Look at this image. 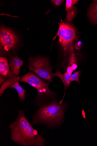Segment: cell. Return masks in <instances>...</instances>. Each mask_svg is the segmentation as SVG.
I'll return each mask as SVG.
<instances>
[{
    "mask_svg": "<svg viewBox=\"0 0 97 146\" xmlns=\"http://www.w3.org/2000/svg\"><path fill=\"white\" fill-rule=\"evenodd\" d=\"M11 140L24 146H44V136L34 129L28 120L24 111L20 110L15 121L9 127Z\"/></svg>",
    "mask_w": 97,
    "mask_h": 146,
    "instance_id": "cell-1",
    "label": "cell"
},
{
    "mask_svg": "<svg viewBox=\"0 0 97 146\" xmlns=\"http://www.w3.org/2000/svg\"><path fill=\"white\" fill-rule=\"evenodd\" d=\"M78 1L77 0H72V5L73 6H74L76 4Z\"/></svg>",
    "mask_w": 97,
    "mask_h": 146,
    "instance_id": "cell-19",
    "label": "cell"
},
{
    "mask_svg": "<svg viewBox=\"0 0 97 146\" xmlns=\"http://www.w3.org/2000/svg\"><path fill=\"white\" fill-rule=\"evenodd\" d=\"M28 68L42 78L50 83L53 82L54 76L52 68L48 59L45 57H30L28 61Z\"/></svg>",
    "mask_w": 97,
    "mask_h": 146,
    "instance_id": "cell-5",
    "label": "cell"
},
{
    "mask_svg": "<svg viewBox=\"0 0 97 146\" xmlns=\"http://www.w3.org/2000/svg\"><path fill=\"white\" fill-rule=\"evenodd\" d=\"M19 82L27 83L35 88L37 90L38 95L36 97L35 103L39 106L48 104L46 100L49 98H55L56 94L49 88L50 83L44 80L30 71L21 77Z\"/></svg>",
    "mask_w": 97,
    "mask_h": 146,
    "instance_id": "cell-3",
    "label": "cell"
},
{
    "mask_svg": "<svg viewBox=\"0 0 97 146\" xmlns=\"http://www.w3.org/2000/svg\"><path fill=\"white\" fill-rule=\"evenodd\" d=\"M18 36L11 30L1 27L0 31L1 50L9 52L16 47L18 43Z\"/></svg>",
    "mask_w": 97,
    "mask_h": 146,
    "instance_id": "cell-6",
    "label": "cell"
},
{
    "mask_svg": "<svg viewBox=\"0 0 97 146\" xmlns=\"http://www.w3.org/2000/svg\"><path fill=\"white\" fill-rule=\"evenodd\" d=\"M0 75L6 79L14 75L9 67L8 59L5 57L0 58Z\"/></svg>",
    "mask_w": 97,
    "mask_h": 146,
    "instance_id": "cell-8",
    "label": "cell"
},
{
    "mask_svg": "<svg viewBox=\"0 0 97 146\" xmlns=\"http://www.w3.org/2000/svg\"><path fill=\"white\" fill-rule=\"evenodd\" d=\"M81 74V71H76L71 75L70 79V82L76 81L78 84H80L79 81L80 77Z\"/></svg>",
    "mask_w": 97,
    "mask_h": 146,
    "instance_id": "cell-14",
    "label": "cell"
},
{
    "mask_svg": "<svg viewBox=\"0 0 97 146\" xmlns=\"http://www.w3.org/2000/svg\"><path fill=\"white\" fill-rule=\"evenodd\" d=\"M82 43L81 42H79L77 44H76L75 46V48L77 49H79L81 47V46Z\"/></svg>",
    "mask_w": 97,
    "mask_h": 146,
    "instance_id": "cell-18",
    "label": "cell"
},
{
    "mask_svg": "<svg viewBox=\"0 0 97 146\" xmlns=\"http://www.w3.org/2000/svg\"><path fill=\"white\" fill-rule=\"evenodd\" d=\"M72 74H69L67 72H65L63 74H62L60 72L57 71L56 73L54 74V76H57L59 77L63 82L64 86L65 93L63 97L62 100L59 102L62 104L65 96L66 94V91L70 86L71 82L70 79Z\"/></svg>",
    "mask_w": 97,
    "mask_h": 146,
    "instance_id": "cell-10",
    "label": "cell"
},
{
    "mask_svg": "<svg viewBox=\"0 0 97 146\" xmlns=\"http://www.w3.org/2000/svg\"><path fill=\"white\" fill-rule=\"evenodd\" d=\"M59 27L57 35L53 40L58 36L59 41L65 55L68 52L74 53L73 43L77 39L76 31L70 23L62 21L58 23Z\"/></svg>",
    "mask_w": 97,
    "mask_h": 146,
    "instance_id": "cell-4",
    "label": "cell"
},
{
    "mask_svg": "<svg viewBox=\"0 0 97 146\" xmlns=\"http://www.w3.org/2000/svg\"><path fill=\"white\" fill-rule=\"evenodd\" d=\"M88 17L91 22L97 23V1H94L90 5L88 11Z\"/></svg>",
    "mask_w": 97,
    "mask_h": 146,
    "instance_id": "cell-12",
    "label": "cell"
},
{
    "mask_svg": "<svg viewBox=\"0 0 97 146\" xmlns=\"http://www.w3.org/2000/svg\"><path fill=\"white\" fill-rule=\"evenodd\" d=\"M19 81H17L13 84L9 88L15 89L18 92V97L20 101L23 102L25 99L26 91L19 84Z\"/></svg>",
    "mask_w": 97,
    "mask_h": 146,
    "instance_id": "cell-13",
    "label": "cell"
},
{
    "mask_svg": "<svg viewBox=\"0 0 97 146\" xmlns=\"http://www.w3.org/2000/svg\"><path fill=\"white\" fill-rule=\"evenodd\" d=\"M21 77L13 75L6 79L5 81L1 86L0 95L1 96L3 94L5 91L10 87L14 83L19 81Z\"/></svg>",
    "mask_w": 97,
    "mask_h": 146,
    "instance_id": "cell-11",
    "label": "cell"
},
{
    "mask_svg": "<svg viewBox=\"0 0 97 146\" xmlns=\"http://www.w3.org/2000/svg\"><path fill=\"white\" fill-rule=\"evenodd\" d=\"M65 11H67L65 21L68 22L72 21L77 14V8L72 5V0L66 1Z\"/></svg>",
    "mask_w": 97,
    "mask_h": 146,
    "instance_id": "cell-9",
    "label": "cell"
},
{
    "mask_svg": "<svg viewBox=\"0 0 97 146\" xmlns=\"http://www.w3.org/2000/svg\"><path fill=\"white\" fill-rule=\"evenodd\" d=\"M67 106V102L60 104L56 100L39 106L33 116L31 124L52 127L59 126L63 122Z\"/></svg>",
    "mask_w": 97,
    "mask_h": 146,
    "instance_id": "cell-2",
    "label": "cell"
},
{
    "mask_svg": "<svg viewBox=\"0 0 97 146\" xmlns=\"http://www.w3.org/2000/svg\"><path fill=\"white\" fill-rule=\"evenodd\" d=\"M51 1L55 5L59 6L62 4L64 1H62V0H53V1Z\"/></svg>",
    "mask_w": 97,
    "mask_h": 146,
    "instance_id": "cell-15",
    "label": "cell"
},
{
    "mask_svg": "<svg viewBox=\"0 0 97 146\" xmlns=\"http://www.w3.org/2000/svg\"><path fill=\"white\" fill-rule=\"evenodd\" d=\"M71 66V67L72 68L73 71L75 70L78 67V66L77 64L75 63L72 64Z\"/></svg>",
    "mask_w": 97,
    "mask_h": 146,
    "instance_id": "cell-17",
    "label": "cell"
},
{
    "mask_svg": "<svg viewBox=\"0 0 97 146\" xmlns=\"http://www.w3.org/2000/svg\"><path fill=\"white\" fill-rule=\"evenodd\" d=\"M9 60L12 73L15 76H18L20 74L21 67L23 66L24 62L16 56L10 57Z\"/></svg>",
    "mask_w": 97,
    "mask_h": 146,
    "instance_id": "cell-7",
    "label": "cell"
},
{
    "mask_svg": "<svg viewBox=\"0 0 97 146\" xmlns=\"http://www.w3.org/2000/svg\"><path fill=\"white\" fill-rule=\"evenodd\" d=\"M73 71L71 66L68 65L67 68V72L69 74H72Z\"/></svg>",
    "mask_w": 97,
    "mask_h": 146,
    "instance_id": "cell-16",
    "label": "cell"
}]
</instances>
